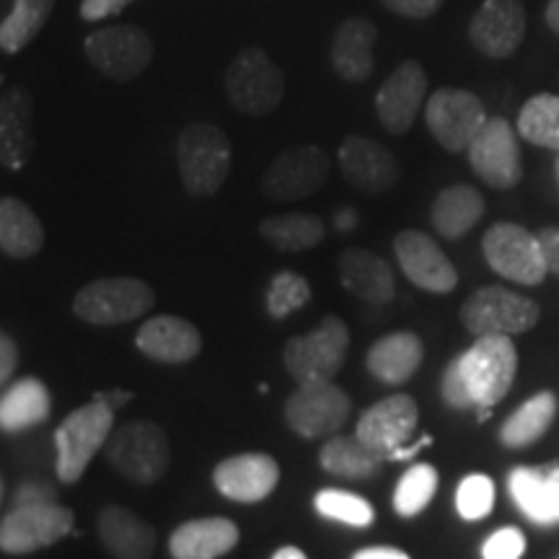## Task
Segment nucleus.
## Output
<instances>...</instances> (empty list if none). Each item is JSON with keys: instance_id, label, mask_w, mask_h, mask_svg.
Returning <instances> with one entry per match:
<instances>
[{"instance_id": "obj_52", "label": "nucleus", "mask_w": 559, "mask_h": 559, "mask_svg": "<svg viewBox=\"0 0 559 559\" xmlns=\"http://www.w3.org/2000/svg\"><path fill=\"white\" fill-rule=\"evenodd\" d=\"M430 443H432V440H430L428 436H425L423 440H419V443L412 445V449H407V445H404V449H400V451H396V453H391V459H389V461H402V459H412V456H415V453H417L419 449H425V445H430Z\"/></svg>"}, {"instance_id": "obj_33", "label": "nucleus", "mask_w": 559, "mask_h": 559, "mask_svg": "<svg viewBox=\"0 0 559 559\" xmlns=\"http://www.w3.org/2000/svg\"><path fill=\"white\" fill-rule=\"evenodd\" d=\"M557 415V396L551 391L531 396L526 404L510 415L500 428V440L506 449H528V445L539 443L551 428V419Z\"/></svg>"}, {"instance_id": "obj_49", "label": "nucleus", "mask_w": 559, "mask_h": 559, "mask_svg": "<svg viewBox=\"0 0 559 559\" xmlns=\"http://www.w3.org/2000/svg\"><path fill=\"white\" fill-rule=\"evenodd\" d=\"M353 559H412V557L404 549H396V547H366L355 551Z\"/></svg>"}, {"instance_id": "obj_47", "label": "nucleus", "mask_w": 559, "mask_h": 559, "mask_svg": "<svg viewBox=\"0 0 559 559\" xmlns=\"http://www.w3.org/2000/svg\"><path fill=\"white\" fill-rule=\"evenodd\" d=\"M539 243L544 251V262H547V270L551 275H559V226H547L542 228L539 234Z\"/></svg>"}, {"instance_id": "obj_28", "label": "nucleus", "mask_w": 559, "mask_h": 559, "mask_svg": "<svg viewBox=\"0 0 559 559\" xmlns=\"http://www.w3.org/2000/svg\"><path fill=\"white\" fill-rule=\"evenodd\" d=\"M425 347L415 332H391L376 340L366 355V368L376 381L402 386L423 366Z\"/></svg>"}, {"instance_id": "obj_4", "label": "nucleus", "mask_w": 559, "mask_h": 559, "mask_svg": "<svg viewBox=\"0 0 559 559\" xmlns=\"http://www.w3.org/2000/svg\"><path fill=\"white\" fill-rule=\"evenodd\" d=\"M461 373L474 400V407L481 409V417L495 404H500L513 389L515 370H519V349L513 340L502 334H487L459 355Z\"/></svg>"}, {"instance_id": "obj_37", "label": "nucleus", "mask_w": 559, "mask_h": 559, "mask_svg": "<svg viewBox=\"0 0 559 559\" xmlns=\"http://www.w3.org/2000/svg\"><path fill=\"white\" fill-rule=\"evenodd\" d=\"M519 135L539 148L559 151V96L539 94L523 104Z\"/></svg>"}, {"instance_id": "obj_16", "label": "nucleus", "mask_w": 559, "mask_h": 559, "mask_svg": "<svg viewBox=\"0 0 559 559\" xmlns=\"http://www.w3.org/2000/svg\"><path fill=\"white\" fill-rule=\"evenodd\" d=\"M428 94V73L417 60H404L391 70L383 86L376 94V115L383 130L391 135H404L415 124L419 109Z\"/></svg>"}, {"instance_id": "obj_41", "label": "nucleus", "mask_w": 559, "mask_h": 559, "mask_svg": "<svg viewBox=\"0 0 559 559\" xmlns=\"http://www.w3.org/2000/svg\"><path fill=\"white\" fill-rule=\"evenodd\" d=\"M495 508V481L487 474H469L456 489V510L464 521H481Z\"/></svg>"}, {"instance_id": "obj_12", "label": "nucleus", "mask_w": 559, "mask_h": 559, "mask_svg": "<svg viewBox=\"0 0 559 559\" xmlns=\"http://www.w3.org/2000/svg\"><path fill=\"white\" fill-rule=\"evenodd\" d=\"M487 120L479 96L464 88H438L425 104V122L430 135L449 153L469 151L472 140L479 135Z\"/></svg>"}, {"instance_id": "obj_18", "label": "nucleus", "mask_w": 559, "mask_h": 559, "mask_svg": "<svg viewBox=\"0 0 559 559\" xmlns=\"http://www.w3.org/2000/svg\"><path fill=\"white\" fill-rule=\"evenodd\" d=\"M419 423V407L415 396L409 394H391L386 400L376 402L373 407L362 412L358 419V436L370 451L381 453V456L391 459V453H396L407 445Z\"/></svg>"}, {"instance_id": "obj_8", "label": "nucleus", "mask_w": 559, "mask_h": 559, "mask_svg": "<svg viewBox=\"0 0 559 559\" xmlns=\"http://www.w3.org/2000/svg\"><path fill=\"white\" fill-rule=\"evenodd\" d=\"M349 330L340 317L321 319L311 332L293 337L283 349V362L298 383L332 381L345 366Z\"/></svg>"}, {"instance_id": "obj_3", "label": "nucleus", "mask_w": 559, "mask_h": 559, "mask_svg": "<svg viewBox=\"0 0 559 559\" xmlns=\"http://www.w3.org/2000/svg\"><path fill=\"white\" fill-rule=\"evenodd\" d=\"M104 459L128 481L153 485L169 469L171 445L164 428L148 419H135L111 432L104 445Z\"/></svg>"}, {"instance_id": "obj_55", "label": "nucleus", "mask_w": 559, "mask_h": 559, "mask_svg": "<svg viewBox=\"0 0 559 559\" xmlns=\"http://www.w3.org/2000/svg\"><path fill=\"white\" fill-rule=\"evenodd\" d=\"M549 479H551V487H555V498H557V508H559V466H551Z\"/></svg>"}, {"instance_id": "obj_6", "label": "nucleus", "mask_w": 559, "mask_h": 559, "mask_svg": "<svg viewBox=\"0 0 559 559\" xmlns=\"http://www.w3.org/2000/svg\"><path fill=\"white\" fill-rule=\"evenodd\" d=\"M461 324L474 337H487V334H502V337H515L534 330L539 324V306L521 293L502 288V285H487V288L474 290L464 300L459 311Z\"/></svg>"}, {"instance_id": "obj_13", "label": "nucleus", "mask_w": 559, "mask_h": 559, "mask_svg": "<svg viewBox=\"0 0 559 559\" xmlns=\"http://www.w3.org/2000/svg\"><path fill=\"white\" fill-rule=\"evenodd\" d=\"M330 179V156L319 145H293L272 160L262 192L275 202H298L317 194Z\"/></svg>"}, {"instance_id": "obj_25", "label": "nucleus", "mask_w": 559, "mask_h": 559, "mask_svg": "<svg viewBox=\"0 0 559 559\" xmlns=\"http://www.w3.org/2000/svg\"><path fill=\"white\" fill-rule=\"evenodd\" d=\"M239 539L241 531L230 519H192L169 536V555L174 559H221L236 549Z\"/></svg>"}, {"instance_id": "obj_24", "label": "nucleus", "mask_w": 559, "mask_h": 559, "mask_svg": "<svg viewBox=\"0 0 559 559\" xmlns=\"http://www.w3.org/2000/svg\"><path fill=\"white\" fill-rule=\"evenodd\" d=\"M34 151V102L21 86H5L0 96V160L19 171Z\"/></svg>"}, {"instance_id": "obj_36", "label": "nucleus", "mask_w": 559, "mask_h": 559, "mask_svg": "<svg viewBox=\"0 0 559 559\" xmlns=\"http://www.w3.org/2000/svg\"><path fill=\"white\" fill-rule=\"evenodd\" d=\"M55 11V0H13V9L0 24V50L16 55L37 39Z\"/></svg>"}, {"instance_id": "obj_31", "label": "nucleus", "mask_w": 559, "mask_h": 559, "mask_svg": "<svg viewBox=\"0 0 559 559\" xmlns=\"http://www.w3.org/2000/svg\"><path fill=\"white\" fill-rule=\"evenodd\" d=\"M485 215V198L469 185L445 187L430 207V223L443 239H461Z\"/></svg>"}, {"instance_id": "obj_14", "label": "nucleus", "mask_w": 559, "mask_h": 559, "mask_svg": "<svg viewBox=\"0 0 559 559\" xmlns=\"http://www.w3.org/2000/svg\"><path fill=\"white\" fill-rule=\"evenodd\" d=\"M73 510L50 502V506L13 508L0 523V549L5 555L24 557L58 544L73 531Z\"/></svg>"}, {"instance_id": "obj_38", "label": "nucleus", "mask_w": 559, "mask_h": 559, "mask_svg": "<svg viewBox=\"0 0 559 559\" xmlns=\"http://www.w3.org/2000/svg\"><path fill=\"white\" fill-rule=\"evenodd\" d=\"M438 492V472L430 464H415L402 474L394 489V510L402 519H415Z\"/></svg>"}, {"instance_id": "obj_7", "label": "nucleus", "mask_w": 559, "mask_h": 559, "mask_svg": "<svg viewBox=\"0 0 559 559\" xmlns=\"http://www.w3.org/2000/svg\"><path fill=\"white\" fill-rule=\"evenodd\" d=\"M226 94L241 115H270L285 96L283 70L270 60L262 47H247L226 70Z\"/></svg>"}, {"instance_id": "obj_10", "label": "nucleus", "mask_w": 559, "mask_h": 559, "mask_svg": "<svg viewBox=\"0 0 559 559\" xmlns=\"http://www.w3.org/2000/svg\"><path fill=\"white\" fill-rule=\"evenodd\" d=\"M153 39L140 26L115 24L86 37V58L102 75L130 83L140 79L153 62Z\"/></svg>"}, {"instance_id": "obj_22", "label": "nucleus", "mask_w": 559, "mask_h": 559, "mask_svg": "<svg viewBox=\"0 0 559 559\" xmlns=\"http://www.w3.org/2000/svg\"><path fill=\"white\" fill-rule=\"evenodd\" d=\"M135 345L145 358L164 362V366H181L200 355L202 334L192 321L174 317V313H158L140 326Z\"/></svg>"}, {"instance_id": "obj_34", "label": "nucleus", "mask_w": 559, "mask_h": 559, "mask_svg": "<svg viewBox=\"0 0 559 559\" xmlns=\"http://www.w3.org/2000/svg\"><path fill=\"white\" fill-rule=\"evenodd\" d=\"M319 461L326 472L342 479H370L381 472V453L370 451L358 436H334L326 440L324 449L319 451Z\"/></svg>"}, {"instance_id": "obj_40", "label": "nucleus", "mask_w": 559, "mask_h": 559, "mask_svg": "<svg viewBox=\"0 0 559 559\" xmlns=\"http://www.w3.org/2000/svg\"><path fill=\"white\" fill-rule=\"evenodd\" d=\"M311 300L309 280L293 270L277 272L270 280L267 296H264V309L272 319H288L293 311H300Z\"/></svg>"}, {"instance_id": "obj_5", "label": "nucleus", "mask_w": 559, "mask_h": 559, "mask_svg": "<svg viewBox=\"0 0 559 559\" xmlns=\"http://www.w3.org/2000/svg\"><path fill=\"white\" fill-rule=\"evenodd\" d=\"M156 304V293L140 277H99L83 285L73 298V313L83 324L117 326L145 317Z\"/></svg>"}, {"instance_id": "obj_35", "label": "nucleus", "mask_w": 559, "mask_h": 559, "mask_svg": "<svg viewBox=\"0 0 559 559\" xmlns=\"http://www.w3.org/2000/svg\"><path fill=\"white\" fill-rule=\"evenodd\" d=\"M260 236L270 247L277 251H306L319 247L324 241L326 228L321 218L309 213H290V215H272L260 223Z\"/></svg>"}, {"instance_id": "obj_43", "label": "nucleus", "mask_w": 559, "mask_h": 559, "mask_svg": "<svg viewBox=\"0 0 559 559\" xmlns=\"http://www.w3.org/2000/svg\"><path fill=\"white\" fill-rule=\"evenodd\" d=\"M443 400L449 402L453 409H472L474 400L469 394V386H466L464 373H461L459 358L449 362V368L443 370Z\"/></svg>"}, {"instance_id": "obj_51", "label": "nucleus", "mask_w": 559, "mask_h": 559, "mask_svg": "<svg viewBox=\"0 0 559 559\" xmlns=\"http://www.w3.org/2000/svg\"><path fill=\"white\" fill-rule=\"evenodd\" d=\"M334 223H337V228H340V230H349V228L358 226V215H355V210H353V207L340 210V213L334 215Z\"/></svg>"}, {"instance_id": "obj_50", "label": "nucleus", "mask_w": 559, "mask_h": 559, "mask_svg": "<svg viewBox=\"0 0 559 559\" xmlns=\"http://www.w3.org/2000/svg\"><path fill=\"white\" fill-rule=\"evenodd\" d=\"M94 396H99V400L109 402L115 409L122 407V404H128L132 400L130 391H99V394H94Z\"/></svg>"}, {"instance_id": "obj_30", "label": "nucleus", "mask_w": 559, "mask_h": 559, "mask_svg": "<svg viewBox=\"0 0 559 559\" xmlns=\"http://www.w3.org/2000/svg\"><path fill=\"white\" fill-rule=\"evenodd\" d=\"M45 247V226L24 200H0V249L11 260H32Z\"/></svg>"}, {"instance_id": "obj_2", "label": "nucleus", "mask_w": 559, "mask_h": 559, "mask_svg": "<svg viewBox=\"0 0 559 559\" xmlns=\"http://www.w3.org/2000/svg\"><path fill=\"white\" fill-rule=\"evenodd\" d=\"M234 148L226 132L210 122H192L181 130L177 164L185 190L194 198H210L226 185Z\"/></svg>"}, {"instance_id": "obj_46", "label": "nucleus", "mask_w": 559, "mask_h": 559, "mask_svg": "<svg viewBox=\"0 0 559 559\" xmlns=\"http://www.w3.org/2000/svg\"><path fill=\"white\" fill-rule=\"evenodd\" d=\"M132 0H81V19L83 21H104L122 13Z\"/></svg>"}, {"instance_id": "obj_53", "label": "nucleus", "mask_w": 559, "mask_h": 559, "mask_svg": "<svg viewBox=\"0 0 559 559\" xmlns=\"http://www.w3.org/2000/svg\"><path fill=\"white\" fill-rule=\"evenodd\" d=\"M272 559H309V557H306V551L298 547H280L275 555H272Z\"/></svg>"}, {"instance_id": "obj_56", "label": "nucleus", "mask_w": 559, "mask_h": 559, "mask_svg": "<svg viewBox=\"0 0 559 559\" xmlns=\"http://www.w3.org/2000/svg\"><path fill=\"white\" fill-rule=\"evenodd\" d=\"M555 174H557V185H559V156H557V164H555Z\"/></svg>"}, {"instance_id": "obj_20", "label": "nucleus", "mask_w": 559, "mask_h": 559, "mask_svg": "<svg viewBox=\"0 0 559 559\" xmlns=\"http://www.w3.org/2000/svg\"><path fill=\"white\" fill-rule=\"evenodd\" d=\"M340 169L347 185L368 194L389 192L400 181V164L394 153L379 140L349 135L340 145Z\"/></svg>"}, {"instance_id": "obj_26", "label": "nucleus", "mask_w": 559, "mask_h": 559, "mask_svg": "<svg viewBox=\"0 0 559 559\" xmlns=\"http://www.w3.org/2000/svg\"><path fill=\"white\" fill-rule=\"evenodd\" d=\"M379 29L370 19L353 16L342 21L332 39V68L342 81L362 83L373 75V45Z\"/></svg>"}, {"instance_id": "obj_42", "label": "nucleus", "mask_w": 559, "mask_h": 559, "mask_svg": "<svg viewBox=\"0 0 559 559\" xmlns=\"http://www.w3.org/2000/svg\"><path fill=\"white\" fill-rule=\"evenodd\" d=\"M523 555H526V536L515 526L498 528L481 544V559H521Z\"/></svg>"}, {"instance_id": "obj_11", "label": "nucleus", "mask_w": 559, "mask_h": 559, "mask_svg": "<svg viewBox=\"0 0 559 559\" xmlns=\"http://www.w3.org/2000/svg\"><path fill=\"white\" fill-rule=\"evenodd\" d=\"M489 267L519 285H539L549 275L539 236L519 223H495L481 239Z\"/></svg>"}, {"instance_id": "obj_44", "label": "nucleus", "mask_w": 559, "mask_h": 559, "mask_svg": "<svg viewBox=\"0 0 559 559\" xmlns=\"http://www.w3.org/2000/svg\"><path fill=\"white\" fill-rule=\"evenodd\" d=\"M58 500V487L47 479H26L13 492V508H29V506H50Z\"/></svg>"}, {"instance_id": "obj_15", "label": "nucleus", "mask_w": 559, "mask_h": 559, "mask_svg": "<svg viewBox=\"0 0 559 559\" xmlns=\"http://www.w3.org/2000/svg\"><path fill=\"white\" fill-rule=\"evenodd\" d=\"M469 164L477 177L495 190H510L523 179L521 145L506 117H489L469 145Z\"/></svg>"}, {"instance_id": "obj_45", "label": "nucleus", "mask_w": 559, "mask_h": 559, "mask_svg": "<svg viewBox=\"0 0 559 559\" xmlns=\"http://www.w3.org/2000/svg\"><path fill=\"white\" fill-rule=\"evenodd\" d=\"M381 5L404 19H430L440 11L443 0H381Z\"/></svg>"}, {"instance_id": "obj_48", "label": "nucleus", "mask_w": 559, "mask_h": 559, "mask_svg": "<svg viewBox=\"0 0 559 559\" xmlns=\"http://www.w3.org/2000/svg\"><path fill=\"white\" fill-rule=\"evenodd\" d=\"M19 366V347L11 334H0V383H9Z\"/></svg>"}, {"instance_id": "obj_1", "label": "nucleus", "mask_w": 559, "mask_h": 559, "mask_svg": "<svg viewBox=\"0 0 559 559\" xmlns=\"http://www.w3.org/2000/svg\"><path fill=\"white\" fill-rule=\"evenodd\" d=\"M111 432H115V407L99 396H91L88 404L70 412L55 430L60 481L75 485L86 474L96 453L107 445Z\"/></svg>"}, {"instance_id": "obj_19", "label": "nucleus", "mask_w": 559, "mask_h": 559, "mask_svg": "<svg viewBox=\"0 0 559 559\" xmlns=\"http://www.w3.org/2000/svg\"><path fill=\"white\" fill-rule=\"evenodd\" d=\"M469 39L492 60L515 55L526 39V9L521 0H485L469 21Z\"/></svg>"}, {"instance_id": "obj_54", "label": "nucleus", "mask_w": 559, "mask_h": 559, "mask_svg": "<svg viewBox=\"0 0 559 559\" xmlns=\"http://www.w3.org/2000/svg\"><path fill=\"white\" fill-rule=\"evenodd\" d=\"M547 24L551 32L559 34V0H549L547 5Z\"/></svg>"}, {"instance_id": "obj_29", "label": "nucleus", "mask_w": 559, "mask_h": 559, "mask_svg": "<svg viewBox=\"0 0 559 559\" xmlns=\"http://www.w3.org/2000/svg\"><path fill=\"white\" fill-rule=\"evenodd\" d=\"M52 412L50 389L37 376L13 381L0 396V430L24 432L45 423Z\"/></svg>"}, {"instance_id": "obj_27", "label": "nucleus", "mask_w": 559, "mask_h": 559, "mask_svg": "<svg viewBox=\"0 0 559 559\" xmlns=\"http://www.w3.org/2000/svg\"><path fill=\"white\" fill-rule=\"evenodd\" d=\"M99 539L115 559H151L156 551V528L128 508L107 506L96 519Z\"/></svg>"}, {"instance_id": "obj_39", "label": "nucleus", "mask_w": 559, "mask_h": 559, "mask_svg": "<svg viewBox=\"0 0 559 559\" xmlns=\"http://www.w3.org/2000/svg\"><path fill=\"white\" fill-rule=\"evenodd\" d=\"M313 508L324 519L345 523V526L353 528H368L376 521L373 506L360 495L345 492V489H321L313 498Z\"/></svg>"}, {"instance_id": "obj_23", "label": "nucleus", "mask_w": 559, "mask_h": 559, "mask_svg": "<svg viewBox=\"0 0 559 559\" xmlns=\"http://www.w3.org/2000/svg\"><path fill=\"white\" fill-rule=\"evenodd\" d=\"M337 275L342 288L370 306H383L396 296V280L389 262L370 249L349 247L340 254Z\"/></svg>"}, {"instance_id": "obj_9", "label": "nucleus", "mask_w": 559, "mask_h": 559, "mask_svg": "<svg viewBox=\"0 0 559 559\" xmlns=\"http://www.w3.org/2000/svg\"><path fill=\"white\" fill-rule=\"evenodd\" d=\"M353 402L332 381H304L285 400L283 415L300 438H330L347 423Z\"/></svg>"}, {"instance_id": "obj_32", "label": "nucleus", "mask_w": 559, "mask_h": 559, "mask_svg": "<svg viewBox=\"0 0 559 559\" xmlns=\"http://www.w3.org/2000/svg\"><path fill=\"white\" fill-rule=\"evenodd\" d=\"M508 489L526 519L539 523V526H555V523H559V508L555 487H551L549 479V469L519 466V469L510 472Z\"/></svg>"}, {"instance_id": "obj_17", "label": "nucleus", "mask_w": 559, "mask_h": 559, "mask_svg": "<svg viewBox=\"0 0 559 559\" xmlns=\"http://www.w3.org/2000/svg\"><path fill=\"white\" fill-rule=\"evenodd\" d=\"M396 262L412 285L428 293H451L459 285V272L443 254L438 241L423 230H402L394 239Z\"/></svg>"}, {"instance_id": "obj_21", "label": "nucleus", "mask_w": 559, "mask_h": 559, "mask_svg": "<svg viewBox=\"0 0 559 559\" xmlns=\"http://www.w3.org/2000/svg\"><path fill=\"white\" fill-rule=\"evenodd\" d=\"M213 481L228 500L251 506V502H262L275 492L280 466L270 453H236L215 466Z\"/></svg>"}]
</instances>
